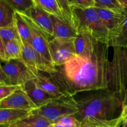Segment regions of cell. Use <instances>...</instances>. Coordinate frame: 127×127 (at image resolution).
Instances as JSON below:
<instances>
[{
  "mask_svg": "<svg viewBox=\"0 0 127 127\" xmlns=\"http://www.w3.org/2000/svg\"><path fill=\"white\" fill-rule=\"evenodd\" d=\"M34 81L41 89L53 99L62 97L64 95H68L64 93L59 84L50 75L49 76H46L40 72L35 79H34Z\"/></svg>",
  "mask_w": 127,
  "mask_h": 127,
  "instance_id": "13",
  "label": "cell"
},
{
  "mask_svg": "<svg viewBox=\"0 0 127 127\" xmlns=\"http://www.w3.org/2000/svg\"><path fill=\"white\" fill-rule=\"evenodd\" d=\"M24 14L28 16L47 35L49 40L53 38V27L51 15L34 2Z\"/></svg>",
  "mask_w": 127,
  "mask_h": 127,
  "instance_id": "11",
  "label": "cell"
},
{
  "mask_svg": "<svg viewBox=\"0 0 127 127\" xmlns=\"http://www.w3.org/2000/svg\"><path fill=\"white\" fill-rule=\"evenodd\" d=\"M125 18L120 32L109 42L110 47H120L127 48V9L125 11Z\"/></svg>",
  "mask_w": 127,
  "mask_h": 127,
  "instance_id": "20",
  "label": "cell"
},
{
  "mask_svg": "<svg viewBox=\"0 0 127 127\" xmlns=\"http://www.w3.org/2000/svg\"><path fill=\"white\" fill-rule=\"evenodd\" d=\"M71 8L74 28L78 33H88L99 42L109 43L110 35L109 31L94 7L83 8L73 6Z\"/></svg>",
  "mask_w": 127,
  "mask_h": 127,
  "instance_id": "4",
  "label": "cell"
},
{
  "mask_svg": "<svg viewBox=\"0 0 127 127\" xmlns=\"http://www.w3.org/2000/svg\"><path fill=\"white\" fill-rule=\"evenodd\" d=\"M124 9H127V0H117Z\"/></svg>",
  "mask_w": 127,
  "mask_h": 127,
  "instance_id": "34",
  "label": "cell"
},
{
  "mask_svg": "<svg viewBox=\"0 0 127 127\" xmlns=\"http://www.w3.org/2000/svg\"><path fill=\"white\" fill-rule=\"evenodd\" d=\"M95 7L107 9L120 12H124L125 9L121 6L117 0H94Z\"/></svg>",
  "mask_w": 127,
  "mask_h": 127,
  "instance_id": "26",
  "label": "cell"
},
{
  "mask_svg": "<svg viewBox=\"0 0 127 127\" xmlns=\"http://www.w3.org/2000/svg\"><path fill=\"white\" fill-rule=\"evenodd\" d=\"M0 84H7V85H11L9 81L8 78L6 76V74L4 72L1 64L0 63Z\"/></svg>",
  "mask_w": 127,
  "mask_h": 127,
  "instance_id": "30",
  "label": "cell"
},
{
  "mask_svg": "<svg viewBox=\"0 0 127 127\" xmlns=\"http://www.w3.org/2000/svg\"><path fill=\"white\" fill-rule=\"evenodd\" d=\"M109 43L97 41L88 55H75L57 71L49 74L66 95L108 89L107 73L110 57Z\"/></svg>",
  "mask_w": 127,
  "mask_h": 127,
  "instance_id": "1",
  "label": "cell"
},
{
  "mask_svg": "<svg viewBox=\"0 0 127 127\" xmlns=\"http://www.w3.org/2000/svg\"><path fill=\"white\" fill-rule=\"evenodd\" d=\"M56 1L64 21L74 28L73 13L68 0H56Z\"/></svg>",
  "mask_w": 127,
  "mask_h": 127,
  "instance_id": "24",
  "label": "cell"
},
{
  "mask_svg": "<svg viewBox=\"0 0 127 127\" xmlns=\"http://www.w3.org/2000/svg\"><path fill=\"white\" fill-rule=\"evenodd\" d=\"M70 6H73L75 4V0H68Z\"/></svg>",
  "mask_w": 127,
  "mask_h": 127,
  "instance_id": "36",
  "label": "cell"
},
{
  "mask_svg": "<svg viewBox=\"0 0 127 127\" xmlns=\"http://www.w3.org/2000/svg\"><path fill=\"white\" fill-rule=\"evenodd\" d=\"M33 1L50 15L64 20L56 0H33Z\"/></svg>",
  "mask_w": 127,
  "mask_h": 127,
  "instance_id": "21",
  "label": "cell"
},
{
  "mask_svg": "<svg viewBox=\"0 0 127 127\" xmlns=\"http://www.w3.org/2000/svg\"><path fill=\"white\" fill-rule=\"evenodd\" d=\"M15 11L4 0H0V28L6 27L14 22Z\"/></svg>",
  "mask_w": 127,
  "mask_h": 127,
  "instance_id": "19",
  "label": "cell"
},
{
  "mask_svg": "<svg viewBox=\"0 0 127 127\" xmlns=\"http://www.w3.org/2000/svg\"><path fill=\"white\" fill-rule=\"evenodd\" d=\"M22 43L21 40H11L4 43L5 60H19L22 61Z\"/></svg>",
  "mask_w": 127,
  "mask_h": 127,
  "instance_id": "18",
  "label": "cell"
},
{
  "mask_svg": "<svg viewBox=\"0 0 127 127\" xmlns=\"http://www.w3.org/2000/svg\"><path fill=\"white\" fill-rule=\"evenodd\" d=\"M0 127H9V125H0Z\"/></svg>",
  "mask_w": 127,
  "mask_h": 127,
  "instance_id": "37",
  "label": "cell"
},
{
  "mask_svg": "<svg viewBox=\"0 0 127 127\" xmlns=\"http://www.w3.org/2000/svg\"><path fill=\"white\" fill-rule=\"evenodd\" d=\"M22 14L23 15L31 27L32 35L30 44L40 57L53 64L50 52L49 38L28 16L24 14Z\"/></svg>",
  "mask_w": 127,
  "mask_h": 127,
  "instance_id": "8",
  "label": "cell"
},
{
  "mask_svg": "<svg viewBox=\"0 0 127 127\" xmlns=\"http://www.w3.org/2000/svg\"><path fill=\"white\" fill-rule=\"evenodd\" d=\"M55 127L54 126H53V124H51V125H50V126L49 127Z\"/></svg>",
  "mask_w": 127,
  "mask_h": 127,
  "instance_id": "38",
  "label": "cell"
},
{
  "mask_svg": "<svg viewBox=\"0 0 127 127\" xmlns=\"http://www.w3.org/2000/svg\"><path fill=\"white\" fill-rule=\"evenodd\" d=\"M94 9L109 31L110 41L120 32L125 18V12L100 7H95Z\"/></svg>",
  "mask_w": 127,
  "mask_h": 127,
  "instance_id": "10",
  "label": "cell"
},
{
  "mask_svg": "<svg viewBox=\"0 0 127 127\" xmlns=\"http://www.w3.org/2000/svg\"><path fill=\"white\" fill-rule=\"evenodd\" d=\"M0 36L3 41L4 43L8 41L21 40L16 27L13 23L6 27L0 28Z\"/></svg>",
  "mask_w": 127,
  "mask_h": 127,
  "instance_id": "23",
  "label": "cell"
},
{
  "mask_svg": "<svg viewBox=\"0 0 127 127\" xmlns=\"http://www.w3.org/2000/svg\"><path fill=\"white\" fill-rule=\"evenodd\" d=\"M78 102L71 95L53 99L48 104L31 111L45 118L51 124L63 117L75 115L78 112Z\"/></svg>",
  "mask_w": 127,
  "mask_h": 127,
  "instance_id": "5",
  "label": "cell"
},
{
  "mask_svg": "<svg viewBox=\"0 0 127 127\" xmlns=\"http://www.w3.org/2000/svg\"><path fill=\"white\" fill-rule=\"evenodd\" d=\"M14 24L16 26L21 41L30 43L32 35L31 27L23 15L17 11L15 12Z\"/></svg>",
  "mask_w": 127,
  "mask_h": 127,
  "instance_id": "17",
  "label": "cell"
},
{
  "mask_svg": "<svg viewBox=\"0 0 127 127\" xmlns=\"http://www.w3.org/2000/svg\"><path fill=\"white\" fill-rule=\"evenodd\" d=\"M0 109H17L32 111L37 107L21 86L6 99L0 101Z\"/></svg>",
  "mask_w": 127,
  "mask_h": 127,
  "instance_id": "9",
  "label": "cell"
},
{
  "mask_svg": "<svg viewBox=\"0 0 127 127\" xmlns=\"http://www.w3.org/2000/svg\"><path fill=\"white\" fill-rule=\"evenodd\" d=\"M53 125V126L55 127H65L64 126V125H63V124H60V123H53V124H52Z\"/></svg>",
  "mask_w": 127,
  "mask_h": 127,
  "instance_id": "35",
  "label": "cell"
},
{
  "mask_svg": "<svg viewBox=\"0 0 127 127\" xmlns=\"http://www.w3.org/2000/svg\"><path fill=\"white\" fill-rule=\"evenodd\" d=\"M53 27V38L75 39L78 33L76 30L64 20L51 15Z\"/></svg>",
  "mask_w": 127,
  "mask_h": 127,
  "instance_id": "14",
  "label": "cell"
},
{
  "mask_svg": "<svg viewBox=\"0 0 127 127\" xmlns=\"http://www.w3.org/2000/svg\"><path fill=\"white\" fill-rule=\"evenodd\" d=\"M31 111L17 109H0V125H10L25 119Z\"/></svg>",
  "mask_w": 127,
  "mask_h": 127,
  "instance_id": "16",
  "label": "cell"
},
{
  "mask_svg": "<svg viewBox=\"0 0 127 127\" xmlns=\"http://www.w3.org/2000/svg\"><path fill=\"white\" fill-rule=\"evenodd\" d=\"M22 87L37 109L47 105L53 99L36 84L34 79L29 81Z\"/></svg>",
  "mask_w": 127,
  "mask_h": 127,
  "instance_id": "12",
  "label": "cell"
},
{
  "mask_svg": "<svg viewBox=\"0 0 127 127\" xmlns=\"http://www.w3.org/2000/svg\"><path fill=\"white\" fill-rule=\"evenodd\" d=\"M78 112L74 116L80 122L100 127H119L122 122L124 107L122 102L109 89L77 100Z\"/></svg>",
  "mask_w": 127,
  "mask_h": 127,
  "instance_id": "2",
  "label": "cell"
},
{
  "mask_svg": "<svg viewBox=\"0 0 127 127\" xmlns=\"http://www.w3.org/2000/svg\"><path fill=\"white\" fill-rule=\"evenodd\" d=\"M21 86L0 84V101L7 97Z\"/></svg>",
  "mask_w": 127,
  "mask_h": 127,
  "instance_id": "28",
  "label": "cell"
},
{
  "mask_svg": "<svg viewBox=\"0 0 127 127\" xmlns=\"http://www.w3.org/2000/svg\"><path fill=\"white\" fill-rule=\"evenodd\" d=\"M9 127H27L24 123L22 122V120H19V121H17L16 122L13 123V124H11L9 125Z\"/></svg>",
  "mask_w": 127,
  "mask_h": 127,
  "instance_id": "33",
  "label": "cell"
},
{
  "mask_svg": "<svg viewBox=\"0 0 127 127\" xmlns=\"http://www.w3.org/2000/svg\"><path fill=\"white\" fill-rule=\"evenodd\" d=\"M108 68V89L127 107V48L114 47Z\"/></svg>",
  "mask_w": 127,
  "mask_h": 127,
  "instance_id": "3",
  "label": "cell"
},
{
  "mask_svg": "<svg viewBox=\"0 0 127 127\" xmlns=\"http://www.w3.org/2000/svg\"><path fill=\"white\" fill-rule=\"evenodd\" d=\"M17 12L24 14L33 4V0H4Z\"/></svg>",
  "mask_w": 127,
  "mask_h": 127,
  "instance_id": "25",
  "label": "cell"
},
{
  "mask_svg": "<svg viewBox=\"0 0 127 127\" xmlns=\"http://www.w3.org/2000/svg\"><path fill=\"white\" fill-rule=\"evenodd\" d=\"M60 123L65 127H79L81 123L73 115H68L60 118L55 123Z\"/></svg>",
  "mask_w": 127,
  "mask_h": 127,
  "instance_id": "27",
  "label": "cell"
},
{
  "mask_svg": "<svg viewBox=\"0 0 127 127\" xmlns=\"http://www.w3.org/2000/svg\"><path fill=\"white\" fill-rule=\"evenodd\" d=\"M74 6L83 7V8L94 7L95 1L94 0H75V4Z\"/></svg>",
  "mask_w": 127,
  "mask_h": 127,
  "instance_id": "29",
  "label": "cell"
},
{
  "mask_svg": "<svg viewBox=\"0 0 127 127\" xmlns=\"http://www.w3.org/2000/svg\"><path fill=\"white\" fill-rule=\"evenodd\" d=\"M97 40L86 33H79L74 40L76 53L78 56H86L94 48Z\"/></svg>",
  "mask_w": 127,
  "mask_h": 127,
  "instance_id": "15",
  "label": "cell"
},
{
  "mask_svg": "<svg viewBox=\"0 0 127 127\" xmlns=\"http://www.w3.org/2000/svg\"><path fill=\"white\" fill-rule=\"evenodd\" d=\"M0 55L1 57V60H5L4 55V43L0 36Z\"/></svg>",
  "mask_w": 127,
  "mask_h": 127,
  "instance_id": "31",
  "label": "cell"
},
{
  "mask_svg": "<svg viewBox=\"0 0 127 127\" xmlns=\"http://www.w3.org/2000/svg\"><path fill=\"white\" fill-rule=\"evenodd\" d=\"M126 109H127V108H125V109H124V110H126Z\"/></svg>",
  "mask_w": 127,
  "mask_h": 127,
  "instance_id": "39",
  "label": "cell"
},
{
  "mask_svg": "<svg viewBox=\"0 0 127 127\" xmlns=\"http://www.w3.org/2000/svg\"><path fill=\"white\" fill-rule=\"evenodd\" d=\"M0 63L11 85L22 86L29 81L36 78L35 74L19 60H0Z\"/></svg>",
  "mask_w": 127,
  "mask_h": 127,
  "instance_id": "6",
  "label": "cell"
},
{
  "mask_svg": "<svg viewBox=\"0 0 127 127\" xmlns=\"http://www.w3.org/2000/svg\"><path fill=\"white\" fill-rule=\"evenodd\" d=\"M74 40L59 38L50 40V52L55 66L64 65L70 58L76 55Z\"/></svg>",
  "mask_w": 127,
  "mask_h": 127,
  "instance_id": "7",
  "label": "cell"
},
{
  "mask_svg": "<svg viewBox=\"0 0 127 127\" xmlns=\"http://www.w3.org/2000/svg\"><path fill=\"white\" fill-rule=\"evenodd\" d=\"M22 120L29 127H48L52 124L43 117L31 112Z\"/></svg>",
  "mask_w": 127,
  "mask_h": 127,
  "instance_id": "22",
  "label": "cell"
},
{
  "mask_svg": "<svg viewBox=\"0 0 127 127\" xmlns=\"http://www.w3.org/2000/svg\"><path fill=\"white\" fill-rule=\"evenodd\" d=\"M0 60H1V55H0Z\"/></svg>",
  "mask_w": 127,
  "mask_h": 127,
  "instance_id": "40",
  "label": "cell"
},
{
  "mask_svg": "<svg viewBox=\"0 0 127 127\" xmlns=\"http://www.w3.org/2000/svg\"><path fill=\"white\" fill-rule=\"evenodd\" d=\"M122 127H127V109L124 110L122 114Z\"/></svg>",
  "mask_w": 127,
  "mask_h": 127,
  "instance_id": "32",
  "label": "cell"
}]
</instances>
